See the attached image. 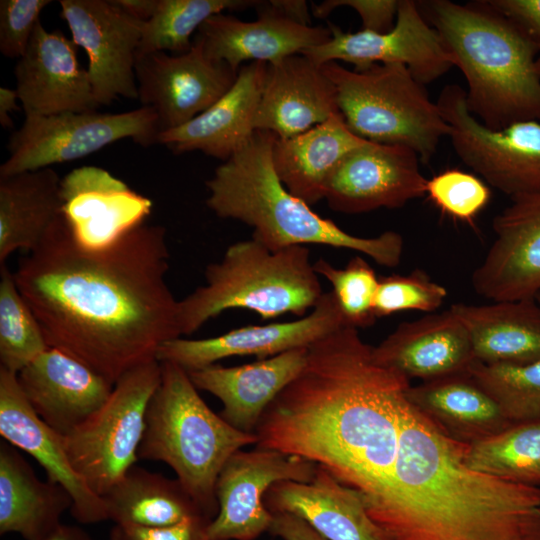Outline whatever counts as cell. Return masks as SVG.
I'll list each match as a JSON object with an SVG mask.
<instances>
[{
	"label": "cell",
	"instance_id": "obj_1",
	"mask_svg": "<svg viewBox=\"0 0 540 540\" xmlns=\"http://www.w3.org/2000/svg\"><path fill=\"white\" fill-rule=\"evenodd\" d=\"M169 257L163 226L143 223L108 246L88 248L61 213L13 273L49 347L114 385L182 336L166 281Z\"/></svg>",
	"mask_w": 540,
	"mask_h": 540
},
{
	"label": "cell",
	"instance_id": "obj_2",
	"mask_svg": "<svg viewBox=\"0 0 540 540\" xmlns=\"http://www.w3.org/2000/svg\"><path fill=\"white\" fill-rule=\"evenodd\" d=\"M410 385L344 326L308 347L303 369L262 414L255 446L322 466L367 502L393 469Z\"/></svg>",
	"mask_w": 540,
	"mask_h": 540
},
{
	"label": "cell",
	"instance_id": "obj_3",
	"mask_svg": "<svg viewBox=\"0 0 540 540\" xmlns=\"http://www.w3.org/2000/svg\"><path fill=\"white\" fill-rule=\"evenodd\" d=\"M465 446L406 398L391 474L364 502L383 540H540V488L470 469Z\"/></svg>",
	"mask_w": 540,
	"mask_h": 540
},
{
	"label": "cell",
	"instance_id": "obj_4",
	"mask_svg": "<svg viewBox=\"0 0 540 540\" xmlns=\"http://www.w3.org/2000/svg\"><path fill=\"white\" fill-rule=\"evenodd\" d=\"M417 3L463 73L466 104L477 120L491 130L540 120V49L514 22L487 0Z\"/></svg>",
	"mask_w": 540,
	"mask_h": 540
},
{
	"label": "cell",
	"instance_id": "obj_5",
	"mask_svg": "<svg viewBox=\"0 0 540 540\" xmlns=\"http://www.w3.org/2000/svg\"><path fill=\"white\" fill-rule=\"evenodd\" d=\"M276 139L272 132L256 130L239 152L219 165L206 181L207 206L220 218L251 226L252 237L272 250L325 245L362 253L382 266H397L403 253L399 233L352 235L286 189L273 166Z\"/></svg>",
	"mask_w": 540,
	"mask_h": 540
},
{
	"label": "cell",
	"instance_id": "obj_6",
	"mask_svg": "<svg viewBox=\"0 0 540 540\" xmlns=\"http://www.w3.org/2000/svg\"><path fill=\"white\" fill-rule=\"evenodd\" d=\"M161 363V380L145 417L138 458L161 461L209 519L218 512L217 477L236 451L256 445L255 433L240 431L213 412L198 393L188 372Z\"/></svg>",
	"mask_w": 540,
	"mask_h": 540
},
{
	"label": "cell",
	"instance_id": "obj_7",
	"mask_svg": "<svg viewBox=\"0 0 540 540\" xmlns=\"http://www.w3.org/2000/svg\"><path fill=\"white\" fill-rule=\"evenodd\" d=\"M205 284L178 300L181 335H190L230 309H246L262 319L298 318L323 295L307 246L272 250L255 238L227 247L205 269Z\"/></svg>",
	"mask_w": 540,
	"mask_h": 540
},
{
	"label": "cell",
	"instance_id": "obj_8",
	"mask_svg": "<svg viewBox=\"0 0 540 540\" xmlns=\"http://www.w3.org/2000/svg\"><path fill=\"white\" fill-rule=\"evenodd\" d=\"M337 90L349 129L371 142L402 145L428 164L449 126L425 85L400 63L349 70L336 61L321 65Z\"/></svg>",
	"mask_w": 540,
	"mask_h": 540
},
{
	"label": "cell",
	"instance_id": "obj_9",
	"mask_svg": "<svg viewBox=\"0 0 540 540\" xmlns=\"http://www.w3.org/2000/svg\"><path fill=\"white\" fill-rule=\"evenodd\" d=\"M160 380L157 359L132 368L116 381L95 413L63 436L73 468L98 496L136 465L147 407Z\"/></svg>",
	"mask_w": 540,
	"mask_h": 540
},
{
	"label": "cell",
	"instance_id": "obj_10",
	"mask_svg": "<svg viewBox=\"0 0 540 540\" xmlns=\"http://www.w3.org/2000/svg\"><path fill=\"white\" fill-rule=\"evenodd\" d=\"M159 133L155 112L145 106L122 113L25 116L9 139L0 177L77 160L126 138L148 147L157 144Z\"/></svg>",
	"mask_w": 540,
	"mask_h": 540
},
{
	"label": "cell",
	"instance_id": "obj_11",
	"mask_svg": "<svg viewBox=\"0 0 540 540\" xmlns=\"http://www.w3.org/2000/svg\"><path fill=\"white\" fill-rule=\"evenodd\" d=\"M436 103L463 163L510 198L540 193L539 121H520L491 130L470 113L466 90L457 84L444 86Z\"/></svg>",
	"mask_w": 540,
	"mask_h": 540
},
{
	"label": "cell",
	"instance_id": "obj_12",
	"mask_svg": "<svg viewBox=\"0 0 540 540\" xmlns=\"http://www.w3.org/2000/svg\"><path fill=\"white\" fill-rule=\"evenodd\" d=\"M317 465L298 456L255 447L232 454L216 481L218 512L207 528L208 540H256L269 532L273 513L264 504L279 481L309 482Z\"/></svg>",
	"mask_w": 540,
	"mask_h": 540
},
{
	"label": "cell",
	"instance_id": "obj_13",
	"mask_svg": "<svg viewBox=\"0 0 540 540\" xmlns=\"http://www.w3.org/2000/svg\"><path fill=\"white\" fill-rule=\"evenodd\" d=\"M328 27L331 37L327 42L301 53L319 65L341 60L360 71L373 64L400 63L423 85L453 67L439 34L412 0H399L395 24L384 33L344 32L332 23Z\"/></svg>",
	"mask_w": 540,
	"mask_h": 540
},
{
	"label": "cell",
	"instance_id": "obj_14",
	"mask_svg": "<svg viewBox=\"0 0 540 540\" xmlns=\"http://www.w3.org/2000/svg\"><path fill=\"white\" fill-rule=\"evenodd\" d=\"M238 72L210 59L193 37L191 49L183 54H137L138 100L155 112L161 133L186 124L210 108L233 86Z\"/></svg>",
	"mask_w": 540,
	"mask_h": 540
},
{
	"label": "cell",
	"instance_id": "obj_15",
	"mask_svg": "<svg viewBox=\"0 0 540 540\" xmlns=\"http://www.w3.org/2000/svg\"><path fill=\"white\" fill-rule=\"evenodd\" d=\"M71 39L88 55V74L99 105L119 97L138 99L135 74L144 22L113 0H60Z\"/></svg>",
	"mask_w": 540,
	"mask_h": 540
},
{
	"label": "cell",
	"instance_id": "obj_16",
	"mask_svg": "<svg viewBox=\"0 0 540 540\" xmlns=\"http://www.w3.org/2000/svg\"><path fill=\"white\" fill-rule=\"evenodd\" d=\"M347 326L332 292L323 293L310 312L293 321L248 325L203 339L175 338L157 350L159 362L174 363L187 372L232 357L253 355L265 359L283 352L308 348Z\"/></svg>",
	"mask_w": 540,
	"mask_h": 540
},
{
	"label": "cell",
	"instance_id": "obj_17",
	"mask_svg": "<svg viewBox=\"0 0 540 540\" xmlns=\"http://www.w3.org/2000/svg\"><path fill=\"white\" fill-rule=\"evenodd\" d=\"M419 156L402 145L367 141L340 162L324 192L328 206L344 214L394 209L426 195Z\"/></svg>",
	"mask_w": 540,
	"mask_h": 540
},
{
	"label": "cell",
	"instance_id": "obj_18",
	"mask_svg": "<svg viewBox=\"0 0 540 540\" xmlns=\"http://www.w3.org/2000/svg\"><path fill=\"white\" fill-rule=\"evenodd\" d=\"M495 239L471 275L474 291L492 301L540 294V193L511 198L493 219Z\"/></svg>",
	"mask_w": 540,
	"mask_h": 540
},
{
	"label": "cell",
	"instance_id": "obj_19",
	"mask_svg": "<svg viewBox=\"0 0 540 540\" xmlns=\"http://www.w3.org/2000/svg\"><path fill=\"white\" fill-rule=\"evenodd\" d=\"M77 46L62 31H47L39 21L14 74L25 116L92 112L100 106Z\"/></svg>",
	"mask_w": 540,
	"mask_h": 540
},
{
	"label": "cell",
	"instance_id": "obj_20",
	"mask_svg": "<svg viewBox=\"0 0 540 540\" xmlns=\"http://www.w3.org/2000/svg\"><path fill=\"white\" fill-rule=\"evenodd\" d=\"M61 213L75 239L102 248L143 224L152 201L97 166L73 169L61 179Z\"/></svg>",
	"mask_w": 540,
	"mask_h": 540
},
{
	"label": "cell",
	"instance_id": "obj_21",
	"mask_svg": "<svg viewBox=\"0 0 540 540\" xmlns=\"http://www.w3.org/2000/svg\"><path fill=\"white\" fill-rule=\"evenodd\" d=\"M0 434L3 440L31 455L46 471L48 480L67 490L73 500V518L82 524L107 519L102 497L95 494L73 468L64 437L32 410L17 374L0 367Z\"/></svg>",
	"mask_w": 540,
	"mask_h": 540
},
{
	"label": "cell",
	"instance_id": "obj_22",
	"mask_svg": "<svg viewBox=\"0 0 540 540\" xmlns=\"http://www.w3.org/2000/svg\"><path fill=\"white\" fill-rule=\"evenodd\" d=\"M32 410L62 436L85 422L114 385L71 355L49 347L17 374Z\"/></svg>",
	"mask_w": 540,
	"mask_h": 540
},
{
	"label": "cell",
	"instance_id": "obj_23",
	"mask_svg": "<svg viewBox=\"0 0 540 540\" xmlns=\"http://www.w3.org/2000/svg\"><path fill=\"white\" fill-rule=\"evenodd\" d=\"M337 90L322 66L302 54L267 64L255 129L286 139L339 112Z\"/></svg>",
	"mask_w": 540,
	"mask_h": 540
},
{
	"label": "cell",
	"instance_id": "obj_24",
	"mask_svg": "<svg viewBox=\"0 0 540 540\" xmlns=\"http://www.w3.org/2000/svg\"><path fill=\"white\" fill-rule=\"evenodd\" d=\"M374 360L409 381L469 373L477 362L469 335L450 309L404 322L377 346Z\"/></svg>",
	"mask_w": 540,
	"mask_h": 540
},
{
	"label": "cell",
	"instance_id": "obj_25",
	"mask_svg": "<svg viewBox=\"0 0 540 540\" xmlns=\"http://www.w3.org/2000/svg\"><path fill=\"white\" fill-rule=\"evenodd\" d=\"M267 63L242 65L233 86L210 108L186 124L163 131L157 144L176 154L200 151L223 162L252 138Z\"/></svg>",
	"mask_w": 540,
	"mask_h": 540
},
{
	"label": "cell",
	"instance_id": "obj_26",
	"mask_svg": "<svg viewBox=\"0 0 540 540\" xmlns=\"http://www.w3.org/2000/svg\"><path fill=\"white\" fill-rule=\"evenodd\" d=\"M330 37L329 27L263 14L255 21H243L225 13L209 17L194 36L210 59L237 72L243 62L274 63L321 45Z\"/></svg>",
	"mask_w": 540,
	"mask_h": 540
},
{
	"label": "cell",
	"instance_id": "obj_27",
	"mask_svg": "<svg viewBox=\"0 0 540 540\" xmlns=\"http://www.w3.org/2000/svg\"><path fill=\"white\" fill-rule=\"evenodd\" d=\"M307 352L308 348H298L248 364H213L188 374L198 390L221 401L220 416L227 423L255 433L266 408L303 369Z\"/></svg>",
	"mask_w": 540,
	"mask_h": 540
},
{
	"label": "cell",
	"instance_id": "obj_28",
	"mask_svg": "<svg viewBox=\"0 0 540 540\" xmlns=\"http://www.w3.org/2000/svg\"><path fill=\"white\" fill-rule=\"evenodd\" d=\"M264 504L272 513L301 518L327 540H383L362 497L319 465L309 482L273 484Z\"/></svg>",
	"mask_w": 540,
	"mask_h": 540
},
{
	"label": "cell",
	"instance_id": "obj_29",
	"mask_svg": "<svg viewBox=\"0 0 540 540\" xmlns=\"http://www.w3.org/2000/svg\"><path fill=\"white\" fill-rule=\"evenodd\" d=\"M367 141L349 129L339 111L303 133L277 137L273 166L286 189L311 206L324 199L326 184L345 156Z\"/></svg>",
	"mask_w": 540,
	"mask_h": 540
},
{
	"label": "cell",
	"instance_id": "obj_30",
	"mask_svg": "<svg viewBox=\"0 0 540 540\" xmlns=\"http://www.w3.org/2000/svg\"><path fill=\"white\" fill-rule=\"evenodd\" d=\"M406 398L446 436L465 445L513 424L470 373L410 385Z\"/></svg>",
	"mask_w": 540,
	"mask_h": 540
},
{
	"label": "cell",
	"instance_id": "obj_31",
	"mask_svg": "<svg viewBox=\"0 0 540 540\" xmlns=\"http://www.w3.org/2000/svg\"><path fill=\"white\" fill-rule=\"evenodd\" d=\"M465 327L475 359L484 364L540 360V306L535 299L455 303L449 308Z\"/></svg>",
	"mask_w": 540,
	"mask_h": 540
},
{
	"label": "cell",
	"instance_id": "obj_32",
	"mask_svg": "<svg viewBox=\"0 0 540 540\" xmlns=\"http://www.w3.org/2000/svg\"><path fill=\"white\" fill-rule=\"evenodd\" d=\"M73 504L65 488L40 480L16 447L0 443V534L45 540Z\"/></svg>",
	"mask_w": 540,
	"mask_h": 540
},
{
	"label": "cell",
	"instance_id": "obj_33",
	"mask_svg": "<svg viewBox=\"0 0 540 540\" xmlns=\"http://www.w3.org/2000/svg\"><path fill=\"white\" fill-rule=\"evenodd\" d=\"M60 184L51 167L0 177V266L42 242L61 214Z\"/></svg>",
	"mask_w": 540,
	"mask_h": 540
},
{
	"label": "cell",
	"instance_id": "obj_34",
	"mask_svg": "<svg viewBox=\"0 0 540 540\" xmlns=\"http://www.w3.org/2000/svg\"><path fill=\"white\" fill-rule=\"evenodd\" d=\"M102 499L107 519L114 524L164 527L205 516L177 478L171 479L137 465Z\"/></svg>",
	"mask_w": 540,
	"mask_h": 540
},
{
	"label": "cell",
	"instance_id": "obj_35",
	"mask_svg": "<svg viewBox=\"0 0 540 540\" xmlns=\"http://www.w3.org/2000/svg\"><path fill=\"white\" fill-rule=\"evenodd\" d=\"M463 460L476 472L539 487L540 420L514 423L494 435L466 445Z\"/></svg>",
	"mask_w": 540,
	"mask_h": 540
},
{
	"label": "cell",
	"instance_id": "obj_36",
	"mask_svg": "<svg viewBox=\"0 0 540 540\" xmlns=\"http://www.w3.org/2000/svg\"><path fill=\"white\" fill-rule=\"evenodd\" d=\"M257 3L254 0H159L152 18L144 22L138 53H186L192 47V36L209 17Z\"/></svg>",
	"mask_w": 540,
	"mask_h": 540
},
{
	"label": "cell",
	"instance_id": "obj_37",
	"mask_svg": "<svg viewBox=\"0 0 540 540\" xmlns=\"http://www.w3.org/2000/svg\"><path fill=\"white\" fill-rule=\"evenodd\" d=\"M49 348L14 273L0 266V367L18 374Z\"/></svg>",
	"mask_w": 540,
	"mask_h": 540
},
{
	"label": "cell",
	"instance_id": "obj_38",
	"mask_svg": "<svg viewBox=\"0 0 540 540\" xmlns=\"http://www.w3.org/2000/svg\"><path fill=\"white\" fill-rule=\"evenodd\" d=\"M469 373L511 423L540 420V360L525 364L477 361Z\"/></svg>",
	"mask_w": 540,
	"mask_h": 540
},
{
	"label": "cell",
	"instance_id": "obj_39",
	"mask_svg": "<svg viewBox=\"0 0 540 540\" xmlns=\"http://www.w3.org/2000/svg\"><path fill=\"white\" fill-rule=\"evenodd\" d=\"M314 269L331 284L347 326L358 329L375 323L374 299L379 277L362 256L352 257L343 268L320 258L314 262Z\"/></svg>",
	"mask_w": 540,
	"mask_h": 540
},
{
	"label": "cell",
	"instance_id": "obj_40",
	"mask_svg": "<svg viewBox=\"0 0 540 540\" xmlns=\"http://www.w3.org/2000/svg\"><path fill=\"white\" fill-rule=\"evenodd\" d=\"M447 296V290L424 271L416 269L406 275L379 277L374 299V314L382 318L402 311L433 312Z\"/></svg>",
	"mask_w": 540,
	"mask_h": 540
},
{
	"label": "cell",
	"instance_id": "obj_41",
	"mask_svg": "<svg viewBox=\"0 0 540 540\" xmlns=\"http://www.w3.org/2000/svg\"><path fill=\"white\" fill-rule=\"evenodd\" d=\"M426 195L443 213L472 223L489 203L491 191L476 175L447 169L427 180Z\"/></svg>",
	"mask_w": 540,
	"mask_h": 540
},
{
	"label": "cell",
	"instance_id": "obj_42",
	"mask_svg": "<svg viewBox=\"0 0 540 540\" xmlns=\"http://www.w3.org/2000/svg\"><path fill=\"white\" fill-rule=\"evenodd\" d=\"M50 0L0 1V51L9 58H20L26 51L41 11Z\"/></svg>",
	"mask_w": 540,
	"mask_h": 540
},
{
	"label": "cell",
	"instance_id": "obj_43",
	"mask_svg": "<svg viewBox=\"0 0 540 540\" xmlns=\"http://www.w3.org/2000/svg\"><path fill=\"white\" fill-rule=\"evenodd\" d=\"M353 8L362 20V29L378 33L391 30L396 21L398 0H326L312 4L311 12L317 18H326L337 7Z\"/></svg>",
	"mask_w": 540,
	"mask_h": 540
},
{
	"label": "cell",
	"instance_id": "obj_44",
	"mask_svg": "<svg viewBox=\"0 0 540 540\" xmlns=\"http://www.w3.org/2000/svg\"><path fill=\"white\" fill-rule=\"evenodd\" d=\"M210 521L205 516H197L164 527L114 524L108 540H208Z\"/></svg>",
	"mask_w": 540,
	"mask_h": 540
},
{
	"label": "cell",
	"instance_id": "obj_45",
	"mask_svg": "<svg viewBox=\"0 0 540 540\" xmlns=\"http://www.w3.org/2000/svg\"><path fill=\"white\" fill-rule=\"evenodd\" d=\"M514 22L540 49V0H487Z\"/></svg>",
	"mask_w": 540,
	"mask_h": 540
},
{
	"label": "cell",
	"instance_id": "obj_46",
	"mask_svg": "<svg viewBox=\"0 0 540 540\" xmlns=\"http://www.w3.org/2000/svg\"><path fill=\"white\" fill-rule=\"evenodd\" d=\"M268 533L282 540H327L304 520L289 513H273Z\"/></svg>",
	"mask_w": 540,
	"mask_h": 540
},
{
	"label": "cell",
	"instance_id": "obj_47",
	"mask_svg": "<svg viewBox=\"0 0 540 540\" xmlns=\"http://www.w3.org/2000/svg\"><path fill=\"white\" fill-rule=\"evenodd\" d=\"M258 15H273L293 22L310 25L309 5L304 0L258 1L255 6Z\"/></svg>",
	"mask_w": 540,
	"mask_h": 540
},
{
	"label": "cell",
	"instance_id": "obj_48",
	"mask_svg": "<svg viewBox=\"0 0 540 540\" xmlns=\"http://www.w3.org/2000/svg\"><path fill=\"white\" fill-rule=\"evenodd\" d=\"M113 2L131 17L147 22L156 12L159 0H113Z\"/></svg>",
	"mask_w": 540,
	"mask_h": 540
},
{
	"label": "cell",
	"instance_id": "obj_49",
	"mask_svg": "<svg viewBox=\"0 0 540 540\" xmlns=\"http://www.w3.org/2000/svg\"><path fill=\"white\" fill-rule=\"evenodd\" d=\"M18 94L15 89L7 87L0 88V124L4 128H10L13 121L10 118V113L19 109L17 101Z\"/></svg>",
	"mask_w": 540,
	"mask_h": 540
},
{
	"label": "cell",
	"instance_id": "obj_50",
	"mask_svg": "<svg viewBox=\"0 0 540 540\" xmlns=\"http://www.w3.org/2000/svg\"><path fill=\"white\" fill-rule=\"evenodd\" d=\"M45 540H95L87 531L75 525L61 524Z\"/></svg>",
	"mask_w": 540,
	"mask_h": 540
},
{
	"label": "cell",
	"instance_id": "obj_51",
	"mask_svg": "<svg viewBox=\"0 0 540 540\" xmlns=\"http://www.w3.org/2000/svg\"><path fill=\"white\" fill-rule=\"evenodd\" d=\"M536 70L540 76V55L538 56L537 60H536Z\"/></svg>",
	"mask_w": 540,
	"mask_h": 540
},
{
	"label": "cell",
	"instance_id": "obj_52",
	"mask_svg": "<svg viewBox=\"0 0 540 540\" xmlns=\"http://www.w3.org/2000/svg\"><path fill=\"white\" fill-rule=\"evenodd\" d=\"M535 300L537 301V303H538L539 306H540V294L536 296Z\"/></svg>",
	"mask_w": 540,
	"mask_h": 540
}]
</instances>
